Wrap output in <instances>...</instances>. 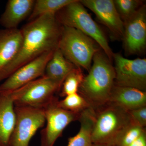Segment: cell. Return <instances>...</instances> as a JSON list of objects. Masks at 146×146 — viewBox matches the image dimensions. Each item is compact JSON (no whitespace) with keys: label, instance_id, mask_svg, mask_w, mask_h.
<instances>
[{"label":"cell","instance_id":"obj_26","mask_svg":"<svg viewBox=\"0 0 146 146\" xmlns=\"http://www.w3.org/2000/svg\"><path fill=\"white\" fill-rule=\"evenodd\" d=\"M92 146H114L105 144H93Z\"/></svg>","mask_w":146,"mask_h":146},{"label":"cell","instance_id":"obj_23","mask_svg":"<svg viewBox=\"0 0 146 146\" xmlns=\"http://www.w3.org/2000/svg\"><path fill=\"white\" fill-rule=\"evenodd\" d=\"M116 9L123 23L131 17L144 5V2L138 0H115Z\"/></svg>","mask_w":146,"mask_h":146},{"label":"cell","instance_id":"obj_12","mask_svg":"<svg viewBox=\"0 0 146 146\" xmlns=\"http://www.w3.org/2000/svg\"><path fill=\"white\" fill-rule=\"evenodd\" d=\"M80 2L95 14L116 38L123 39L124 23L112 0H82Z\"/></svg>","mask_w":146,"mask_h":146},{"label":"cell","instance_id":"obj_10","mask_svg":"<svg viewBox=\"0 0 146 146\" xmlns=\"http://www.w3.org/2000/svg\"><path fill=\"white\" fill-rule=\"evenodd\" d=\"M54 51L44 53L18 68L0 85V92L10 93L43 76L47 63Z\"/></svg>","mask_w":146,"mask_h":146},{"label":"cell","instance_id":"obj_18","mask_svg":"<svg viewBox=\"0 0 146 146\" xmlns=\"http://www.w3.org/2000/svg\"><path fill=\"white\" fill-rule=\"evenodd\" d=\"M77 66L68 60L57 48L45 68L44 76L63 83L69 73Z\"/></svg>","mask_w":146,"mask_h":146},{"label":"cell","instance_id":"obj_19","mask_svg":"<svg viewBox=\"0 0 146 146\" xmlns=\"http://www.w3.org/2000/svg\"><path fill=\"white\" fill-rule=\"evenodd\" d=\"M74 0H36L29 17V22L46 15L55 16L58 12Z\"/></svg>","mask_w":146,"mask_h":146},{"label":"cell","instance_id":"obj_21","mask_svg":"<svg viewBox=\"0 0 146 146\" xmlns=\"http://www.w3.org/2000/svg\"><path fill=\"white\" fill-rule=\"evenodd\" d=\"M145 132L146 130L145 128L136 125L130 122L118 134L113 145L127 146Z\"/></svg>","mask_w":146,"mask_h":146},{"label":"cell","instance_id":"obj_24","mask_svg":"<svg viewBox=\"0 0 146 146\" xmlns=\"http://www.w3.org/2000/svg\"><path fill=\"white\" fill-rule=\"evenodd\" d=\"M130 122L145 128L146 126V106L128 111Z\"/></svg>","mask_w":146,"mask_h":146},{"label":"cell","instance_id":"obj_8","mask_svg":"<svg viewBox=\"0 0 146 146\" xmlns=\"http://www.w3.org/2000/svg\"><path fill=\"white\" fill-rule=\"evenodd\" d=\"M55 96L44 108L46 125L41 131V146H54L63 130L72 122L78 120L80 114L67 111L58 106Z\"/></svg>","mask_w":146,"mask_h":146},{"label":"cell","instance_id":"obj_3","mask_svg":"<svg viewBox=\"0 0 146 146\" xmlns=\"http://www.w3.org/2000/svg\"><path fill=\"white\" fill-rule=\"evenodd\" d=\"M55 17L63 26L76 29L93 39L110 61L113 60L114 53L110 46L104 33L92 19L80 1L74 0L58 12Z\"/></svg>","mask_w":146,"mask_h":146},{"label":"cell","instance_id":"obj_13","mask_svg":"<svg viewBox=\"0 0 146 146\" xmlns=\"http://www.w3.org/2000/svg\"><path fill=\"white\" fill-rule=\"evenodd\" d=\"M23 41L21 29H0V72L15 59L21 49Z\"/></svg>","mask_w":146,"mask_h":146},{"label":"cell","instance_id":"obj_5","mask_svg":"<svg viewBox=\"0 0 146 146\" xmlns=\"http://www.w3.org/2000/svg\"><path fill=\"white\" fill-rule=\"evenodd\" d=\"M95 111L92 133L93 144L113 146L118 134L130 123L128 112L109 103Z\"/></svg>","mask_w":146,"mask_h":146},{"label":"cell","instance_id":"obj_4","mask_svg":"<svg viewBox=\"0 0 146 146\" xmlns=\"http://www.w3.org/2000/svg\"><path fill=\"white\" fill-rule=\"evenodd\" d=\"M58 48L68 60L88 71L94 55L101 49L96 42L81 31L63 26Z\"/></svg>","mask_w":146,"mask_h":146},{"label":"cell","instance_id":"obj_15","mask_svg":"<svg viewBox=\"0 0 146 146\" xmlns=\"http://www.w3.org/2000/svg\"><path fill=\"white\" fill-rule=\"evenodd\" d=\"M35 0H9L0 17V25L6 29L17 27L31 14Z\"/></svg>","mask_w":146,"mask_h":146},{"label":"cell","instance_id":"obj_1","mask_svg":"<svg viewBox=\"0 0 146 146\" xmlns=\"http://www.w3.org/2000/svg\"><path fill=\"white\" fill-rule=\"evenodd\" d=\"M62 29L55 16L50 15L40 16L24 26L21 29L23 41L21 49L12 63L0 72V82L44 53L57 48Z\"/></svg>","mask_w":146,"mask_h":146},{"label":"cell","instance_id":"obj_20","mask_svg":"<svg viewBox=\"0 0 146 146\" xmlns=\"http://www.w3.org/2000/svg\"><path fill=\"white\" fill-rule=\"evenodd\" d=\"M84 77L81 68L77 67L74 69L63 80L60 90V96L65 97L77 93Z\"/></svg>","mask_w":146,"mask_h":146},{"label":"cell","instance_id":"obj_25","mask_svg":"<svg viewBox=\"0 0 146 146\" xmlns=\"http://www.w3.org/2000/svg\"><path fill=\"white\" fill-rule=\"evenodd\" d=\"M127 146H146V132H144Z\"/></svg>","mask_w":146,"mask_h":146},{"label":"cell","instance_id":"obj_17","mask_svg":"<svg viewBox=\"0 0 146 146\" xmlns=\"http://www.w3.org/2000/svg\"><path fill=\"white\" fill-rule=\"evenodd\" d=\"M96 111L89 107L82 112L78 121L80 127L75 136L68 139L67 146H92V133L95 121Z\"/></svg>","mask_w":146,"mask_h":146},{"label":"cell","instance_id":"obj_9","mask_svg":"<svg viewBox=\"0 0 146 146\" xmlns=\"http://www.w3.org/2000/svg\"><path fill=\"white\" fill-rule=\"evenodd\" d=\"M115 85L146 90V59H129L114 53Z\"/></svg>","mask_w":146,"mask_h":146},{"label":"cell","instance_id":"obj_22","mask_svg":"<svg viewBox=\"0 0 146 146\" xmlns=\"http://www.w3.org/2000/svg\"><path fill=\"white\" fill-rule=\"evenodd\" d=\"M57 105L65 110L78 114L91 107L87 101L78 93L68 95L61 100H58Z\"/></svg>","mask_w":146,"mask_h":146},{"label":"cell","instance_id":"obj_2","mask_svg":"<svg viewBox=\"0 0 146 146\" xmlns=\"http://www.w3.org/2000/svg\"><path fill=\"white\" fill-rule=\"evenodd\" d=\"M92 61L78 93L96 110L108 103L115 85V72L112 61L103 51L96 53Z\"/></svg>","mask_w":146,"mask_h":146},{"label":"cell","instance_id":"obj_6","mask_svg":"<svg viewBox=\"0 0 146 146\" xmlns=\"http://www.w3.org/2000/svg\"><path fill=\"white\" fill-rule=\"evenodd\" d=\"M62 84L43 76L9 93L15 106L44 109L60 91Z\"/></svg>","mask_w":146,"mask_h":146},{"label":"cell","instance_id":"obj_7","mask_svg":"<svg viewBox=\"0 0 146 146\" xmlns=\"http://www.w3.org/2000/svg\"><path fill=\"white\" fill-rule=\"evenodd\" d=\"M14 110L16 123L11 138V146H29L32 138L39 129L44 125V109L15 106Z\"/></svg>","mask_w":146,"mask_h":146},{"label":"cell","instance_id":"obj_14","mask_svg":"<svg viewBox=\"0 0 146 146\" xmlns=\"http://www.w3.org/2000/svg\"><path fill=\"white\" fill-rule=\"evenodd\" d=\"M108 103L127 111L146 106V92L136 88L114 85Z\"/></svg>","mask_w":146,"mask_h":146},{"label":"cell","instance_id":"obj_11","mask_svg":"<svg viewBox=\"0 0 146 146\" xmlns=\"http://www.w3.org/2000/svg\"><path fill=\"white\" fill-rule=\"evenodd\" d=\"M124 48L128 55L139 54L146 45V9L144 5L124 23Z\"/></svg>","mask_w":146,"mask_h":146},{"label":"cell","instance_id":"obj_16","mask_svg":"<svg viewBox=\"0 0 146 146\" xmlns=\"http://www.w3.org/2000/svg\"><path fill=\"white\" fill-rule=\"evenodd\" d=\"M14 107L10 93L0 92V146H11L16 123Z\"/></svg>","mask_w":146,"mask_h":146}]
</instances>
